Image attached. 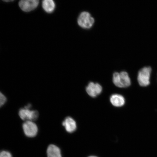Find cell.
I'll return each mask as SVG.
<instances>
[{
  "label": "cell",
  "mask_w": 157,
  "mask_h": 157,
  "mask_svg": "<svg viewBox=\"0 0 157 157\" xmlns=\"http://www.w3.org/2000/svg\"><path fill=\"white\" fill-rule=\"evenodd\" d=\"M113 82L117 87L127 88L131 84V80L128 74L125 71L115 72L113 74Z\"/></svg>",
  "instance_id": "1"
},
{
  "label": "cell",
  "mask_w": 157,
  "mask_h": 157,
  "mask_svg": "<svg viewBox=\"0 0 157 157\" xmlns=\"http://www.w3.org/2000/svg\"><path fill=\"white\" fill-rule=\"evenodd\" d=\"M152 69L150 67L143 68L138 72L137 81L142 87H146L150 84V77Z\"/></svg>",
  "instance_id": "2"
},
{
  "label": "cell",
  "mask_w": 157,
  "mask_h": 157,
  "mask_svg": "<svg viewBox=\"0 0 157 157\" xmlns=\"http://www.w3.org/2000/svg\"><path fill=\"white\" fill-rule=\"evenodd\" d=\"M77 21L78 25L82 28L89 29L93 26L95 20L90 13L84 11L78 16Z\"/></svg>",
  "instance_id": "3"
},
{
  "label": "cell",
  "mask_w": 157,
  "mask_h": 157,
  "mask_svg": "<svg viewBox=\"0 0 157 157\" xmlns=\"http://www.w3.org/2000/svg\"><path fill=\"white\" fill-rule=\"evenodd\" d=\"M19 114L21 118L25 121H36L39 116L38 111L31 110L25 107L20 110Z\"/></svg>",
  "instance_id": "4"
},
{
  "label": "cell",
  "mask_w": 157,
  "mask_h": 157,
  "mask_svg": "<svg viewBox=\"0 0 157 157\" xmlns=\"http://www.w3.org/2000/svg\"><path fill=\"white\" fill-rule=\"evenodd\" d=\"M23 128L25 134L28 137H34L38 133V127L33 121H25L23 123Z\"/></svg>",
  "instance_id": "5"
},
{
  "label": "cell",
  "mask_w": 157,
  "mask_h": 157,
  "mask_svg": "<svg viewBox=\"0 0 157 157\" xmlns=\"http://www.w3.org/2000/svg\"><path fill=\"white\" fill-rule=\"evenodd\" d=\"M37 0H20L19 6L21 9L25 12H29L36 9L39 4Z\"/></svg>",
  "instance_id": "6"
},
{
  "label": "cell",
  "mask_w": 157,
  "mask_h": 157,
  "mask_svg": "<svg viewBox=\"0 0 157 157\" xmlns=\"http://www.w3.org/2000/svg\"><path fill=\"white\" fill-rule=\"evenodd\" d=\"M86 91L90 97L95 98L100 95L102 91V87L98 83L90 82L86 87Z\"/></svg>",
  "instance_id": "7"
},
{
  "label": "cell",
  "mask_w": 157,
  "mask_h": 157,
  "mask_svg": "<svg viewBox=\"0 0 157 157\" xmlns=\"http://www.w3.org/2000/svg\"><path fill=\"white\" fill-rule=\"evenodd\" d=\"M62 125L65 127L66 131L69 133L74 132L77 128L75 121L71 117H67L63 122Z\"/></svg>",
  "instance_id": "8"
},
{
  "label": "cell",
  "mask_w": 157,
  "mask_h": 157,
  "mask_svg": "<svg viewBox=\"0 0 157 157\" xmlns=\"http://www.w3.org/2000/svg\"><path fill=\"white\" fill-rule=\"evenodd\" d=\"M110 101L114 106L122 107L125 103V99L122 95L119 94H114L110 98Z\"/></svg>",
  "instance_id": "9"
},
{
  "label": "cell",
  "mask_w": 157,
  "mask_h": 157,
  "mask_svg": "<svg viewBox=\"0 0 157 157\" xmlns=\"http://www.w3.org/2000/svg\"><path fill=\"white\" fill-rule=\"evenodd\" d=\"M47 153L48 157H62L60 148L54 144L49 145Z\"/></svg>",
  "instance_id": "10"
},
{
  "label": "cell",
  "mask_w": 157,
  "mask_h": 157,
  "mask_svg": "<svg viewBox=\"0 0 157 157\" xmlns=\"http://www.w3.org/2000/svg\"><path fill=\"white\" fill-rule=\"evenodd\" d=\"M42 6L44 11L48 13L53 12L56 9V4L54 0H43Z\"/></svg>",
  "instance_id": "11"
},
{
  "label": "cell",
  "mask_w": 157,
  "mask_h": 157,
  "mask_svg": "<svg viewBox=\"0 0 157 157\" xmlns=\"http://www.w3.org/2000/svg\"><path fill=\"white\" fill-rule=\"evenodd\" d=\"M6 101V98L0 92V107L2 106Z\"/></svg>",
  "instance_id": "12"
},
{
  "label": "cell",
  "mask_w": 157,
  "mask_h": 157,
  "mask_svg": "<svg viewBox=\"0 0 157 157\" xmlns=\"http://www.w3.org/2000/svg\"><path fill=\"white\" fill-rule=\"evenodd\" d=\"M0 157H12L10 153L7 151H3L0 152Z\"/></svg>",
  "instance_id": "13"
},
{
  "label": "cell",
  "mask_w": 157,
  "mask_h": 157,
  "mask_svg": "<svg viewBox=\"0 0 157 157\" xmlns=\"http://www.w3.org/2000/svg\"><path fill=\"white\" fill-rule=\"evenodd\" d=\"M2 1L5 2H11L14 1V0H2Z\"/></svg>",
  "instance_id": "14"
},
{
  "label": "cell",
  "mask_w": 157,
  "mask_h": 157,
  "mask_svg": "<svg viewBox=\"0 0 157 157\" xmlns=\"http://www.w3.org/2000/svg\"><path fill=\"white\" fill-rule=\"evenodd\" d=\"M88 157H98L96 156H89Z\"/></svg>",
  "instance_id": "15"
}]
</instances>
